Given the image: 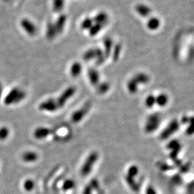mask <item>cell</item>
I'll use <instances>...</instances> for the list:
<instances>
[{
    "label": "cell",
    "instance_id": "1",
    "mask_svg": "<svg viewBox=\"0 0 194 194\" xmlns=\"http://www.w3.org/2000/svg\"><path fill=\"white\" fill-rule=\"evenodd\" d=\"M150 78L148 75L144 73L136 74L127 83V87L129 92L131 94H135L138 91L140 84H146L148 83Z\"/></svg>",
    "mask_w": 194,
    "mask_h": 194
},
{
    "label": "cell",
    "instance_id": "2",
    "mask_svg": "<svg viewBox=\"0 0 194 194\" xmlns=\"http://www.w3.org/2000/svg\"><path fill=\"white\" fill-rule=\"evenodd\" d=\"M161 121V118L158 114H153L149 115L145 122L144 131L146 133L150 134L155 132L158 129Z\"/></svg>",
    "mask_w": 194,
    "mask_h": 194
},
{
    "label": "cell",
    "instance_id": "3",
    "mask_svg": "<svg viewBox=\"0 0 194 194\" xmlns=\"http://www.w3.org/2000/svg\"><path fill=\"white\" fill-rule=\"evenodd\" d=\"M99 158V153L95 151L91 153L88 156L87 158L84 161V162L81 168V175L82 176L85 177L90 174L95 163L98 161Z\"/></svg>",
    "mask_w": 194,
    "mask_h": 194
},
{
    "label": "cell",
    "instance_id": "4",
    "mask_svg": "<svg viewBox=\"0 0 194 194\" xmlns=\"http://www.w3.org/2000/svg\"><path fill=\"white\" fill-rule=\"evenodd\" d=\"M83 59L85 61H90L91 59H96L97 64H102L105 59L104 52L99 48L90 49L86 51L83 54Z\"/></svg>",
    "mask_w": 194,
    "mask_h": 194
},
{
    "label": "cell",
    "instance_id": "5",
    "mask_svg": "<svg viewBox=\"0 0 194 194\" xmlns=\"http://www.w3.org/2000/svg\"><path fill=\"white\" fill-rule=\"evenodd\" d=\"M76 91V88L74 87H69L64 90L57 99H55L56 103L58 106L59 109H61V108H62L64 105H65L66 102L71 98L72 96H74Z\"/></svg>",
    "mask_w": 194,
    "mask_h": 194
},
{
    "label": "cell",
    "instance_id": "6",
    "mask_svg": "<svg viewBox=\"0 0 194 194\" xmlns=\"http://www.w3.org/2000/svg\"><path fill=\"white\" fill-rule=\"evenodd\" d=\"M180 128V122L174 119L171 121L168 125L165 127L164 130L161 132L160 134L161 139L165 140L168 139L172 135H173L176 132L178 131Z\"/></svg>",
    "mask_w": 194,
    "mask_h": 194
},
{
    "label": "cell",
    "instance_id": "7",
    "mask_svg": "<svg viewBox=\"0 0 194 194\" xmlns=\"http://www.w3.org/2000/svg\"><path fill=\"white\" fill-rule=\"evenodd\" d=\"M39 108L42 111H46L49 112H54L59 109L56 100L54 99H49L42 102L39 105Z\"/></svg>",
    "mask_w": 194,
    "mask_h": 194
},
{
    "label": "cell",
    "instance_id": "8",
    "mask_svg": "<svg viewBox=\"0 0 194 194\" xmlns=\"http://www.w3.org/2000/svg\"><path fill=\"white\" fill-rule=\"evenodd\" d=\"M90 103H87L84 106H83L81 109L74 112L71 115V121L74 123H78L80 122L83 119V117L87 115L88 112L90 110Z\"/></svg>",
    "mask_w": 194,
    "mask_h": 194
},
{
    "label": "cell",
    "instance_id": "9",
    "mask_svg": "<svg viewBox=\"0 0 194 194\" xmlns=\"http://www.w3.org/2000/svg\"><path fill=\"white\" fill-rule=\"evenodd\" d=\"M21 26L26 33L30 36H34L37 34V27L32 21L27 18H24L21 20Z\"/></svg>",
    "mask_w": 194,
    "mask_h": 194
},
{
    "label": "cell",
    "instance_id": "10",
    "mask_svg": "<svg viewBox=\"0 0 194 194\" xmlns=\"http://www.w3.org/2000/svg\"><path fill=\"white\" fill-rule=\"evenodd\" d=\"M181 122L182 124L187 125L185 129V134L188 136L194 135V115L193 116H184L182 117Z\"/></svg>",
    "mask_w": 194,
    "mask_h": 194
},
{
    "label": "cell",
    "instance_id": "11",
    "mask_svg": "<svg viewBox=\"0 0 194 194\" xmlns=\"http://www.w3.org/2000/svg\"><path fill=\"white\" fill-rule=\"evenodd\" d=\"M50 132L51 130L47 127H37L35 129V131L34 132V136L37 139H44L50 134Z\"/></svg>",
    "mask_w": 194,
    "mask_h": 194
},
{
    "label": "cell",
    "instance_id": "12",
    "mask_svg": "<svg viewBox=\"0 0 194 194\" xmlns=\"http://www.w3.org/2000/svg\"><path fill=\"white\" fill-rule=\"evenodd\" d=\"M20 91V89L16 87L13 88L9 91V93L6 95L5 99L4 100V103L6 105H9L11 104H13L15 103L17 96Z\"/></svg>",
    "mask_w": 194,
    "mask_h": 194
},
{
    "label": "cell",
    "instance_id": "13",
    "mask_svg": "<svg viewBox=\"0 0 194 194\" xmlns=\"http://www.w3.org/2000/svg\"><path fill=\"white\" fill-rule=\"evenodd\" d=\"M135 9L136 12L143 17H147L151 13V9L149 6L144 4H138L136 6Z\"/></svg>",
    "mask_w": 194,
    "mask_h": 194
},
{
    "label": "cell",
    "instance_id": "14",
    "mask_svg": "<svg viewBox=\"0 0 194 194\" xmlns=\"http://www.w3.org/2000/svg\"><path fill=\"white\" fill-rule=\"evenodd\" d=\"M88 76L90 83L93 86H97L99 84L100 74L98 71L95 69L91 68L88 71Z\"/></svg>",
    "mask_w": 194,
    "mask_h": 194
},
{
    "label": "cell",
    "instance_id": "15",
    "mask_svg": "<svg viewBox=\"0 0 194 194\" xmlns=\"http://www.w3.org/2000/svg\"><path fill=\"white\" fill-rule=\"evenodd\" d=\"M169 102V96L167 94L161 93L156 96V105L160 107L166 106Z\"/></svg>",
    "mask_w": 194,
    "mask_h": 194
},
{
    "label": "cell",
    "instance_id": "16",
    "mask_svg": "<svg viewBox=\"0 0 194 194\" xmlns=\"http://www.w3.org/2000/svg\"><path fill=\"white\" fill-rule=\"evenodd\" d=\"M38 154L32 151H26L22 155V159L27 163H34L38 159Z\"/></svg>",
    "mask_w": 194,
    "mask_h": 194
},
{
    "label": "cell",
    "instance_id": "17",
    "mask_svg": "<svg viewBox=\"0 0 194 194\" xmlns=\"http://www.w3.org/2000/svg\"><path fill=\"white\" fill-rule=\"evenodd\" d=\"M93 20L96 24H99L103 27L106 25L108 21H109V17L106 13L102 12L97 14Z\"/></svg>",
    "mask_w": 194,
    "mask_h": 194
},
{
    "label": "cell",
    "instance_id": "18",
    "mask_svg": "<svg viewBox=\"0 0 194 194\" xmlns=\"http://www.w3.org/2000/svg\"><path fill=\"white\" fill-rule=\"evenodd\" d=\"M82 65L79 62H74L70 68V74L73 78H77L82 72Z\"/></svg>",
    "mask_w": 194,
    "mask_h": 194
},
{
    "label": "cell",
    "instance_id": "19",
    "mask_svg": "<svg viewBox=\"0 0 194 194\" xmlns=\"http://www.w3.org/2000/svg\"><path fill=\"white\" fill-rule=\"evenodd\" d=\"M161 25L160 20L157 17H151L150 18L147 22V27L150 30H156L159 28Z\"/></svg>",
    "mask_w": 194,
    "mask_h": 194
},
{
    "label": "cell",
    "instance_id": "20",
    "mask_svg": "<svg viewBox=\"0 0 194 194\" xmlns=\"http://www.w3.org/2000/svg\"><path fill=\"white\" fill-rule=\"evenodd\" d=\"M125 180L127 182L129 187L134 192H138L140 190V185L139 184L135 181L134 178L131 177L129 175H126L125 177Z\"/></svg>",
    "mask_w": 194,
    "mask_h": 194
},
{
    "label": "cell",
    "instance_id": "21",
    "mask_svg": "<svg viewBox=\"0 0 194 194\" xmlns=\"http://www.w3.org/2000/svg\"><path fill=\"white\" fill-rule=\"evenodd\" d=\"M103 45H104V49H105V52L104 54L105 58L109 56L112 49L113 47V40L110 37H106L103 40Z\"/></svg>",
    "mask_w": 194,
    "mask_h": 194
},
{
    "label": "cell",
    "instance_id": "22",
    "mask_svg": "<svg viewBox=\"0 0 194 194\" xmlns=\"http://www.w3.org/2000/svg\"><path fill=\"white\" fill-rule=\"evenodd\" d=\"M66 21V16L61 15L58 18V20L56 21V23L55 24H54V27L58 32V34L61 33V32L62 31L64 26H65Z\"/></svg>",
    "mask_w": 194,
    "mask_h": 194
},
{
    "label": "cell",
    "instance_id": "23",
    "mask_svg": "<svg viewBox=\"0 0 194 194\" xmlns=\"http://www.w3.org/2000/svg\"><path fill=\"white\" fill-rule=\"evenodd\" d=\"M169 148L171 149V155L172 157L176 156L181 149V145L180 143L177 141H173L169 144Z\"/></svg>",
    "mask_w": 194,
    "mask_h": 194
},
{
    "label": "cell",
    "instance_id": "24",
    "mask_svg": "<svg viewBox=\"0 0 194 194\" xmlns=\"http://www.w3.org/2000/svg\"><path fill=\"white\" fill-rule=\"evenodd\" d=\"M144 105L148 109H152L156 105V96L151 94L147 95L144 100Z\"/></svg>",
    "mask_w": 194,
    "mask_h": 194
},
{
    "label": "cell",
    "instance_id": "25",
    "mask_svg": "<svg viewBox=\"0 0 194 194\" xmlns=\"http://www.w3.org/2000/svg\"><path fill=\"white\" fill-rule=\"evenodd\" d=\"M52 6L56 12H61L64 6V0H53Z\"/></svg>",
    "mask_w": 194,
    "mask_h": 194
},
{
    "label": "cell",
    "instance_id": "26",
    "mask_svg": "<svg viewBox=\"0 0 194 194\" xmlns=\"http://www.w3.org/2000/svg\"><path fill=\"white\" fill-rule=\"evenodd\" d=\"M99 87L97 88V91L101 95L106 93L110 89V84L107 82H103L98 84Z\"/></svg>",
    "mask_w": 194,
    "mask_h": 194
},
{
    "label": "cell",
    "instance_id": "27",
    "mask_svg": "<svg viewBox=\"0 0 194 194\" xmlns=\"http://www.w3.org/2000/svg\"><path fill=\"white\" fill-rule=\"evenodd\" d=\"M102 28L103 27L99 24L95 23V24H93V25L89 29L90 35L91 36H95L96 35H97L99 33L100 30L102 29Z\"/></svg>",
    "mask_w": 194,
    "mask_h": 194
},
{
    "label": "cell",
    "instance_id": "28",
    "mask_svg": "<svg viewBox=\"0 0 194 194\" xmlns=\"http://www.w3.org/2000/svg\"><path fill=\"white\" fill-rule=\"evenodd\" d=\"M58 34V32L54 24H49L47 26V36L49 39H53Z\"/></svg>",
    "mask_w": 194,
    "mask_h": 194
},
{
    "label": "cell",
    "instance_id": "29",
    "mask_svg": "<svg viewBox=\"0 0 194 194\" xmlns=\"http://www.w3.org/2000/svg\"><path fill=\"white\" fill-rule=\"evenodd\" d=\"M93 24V20L91 18L87 17L84 18L81 22V28L84 30H88Z\"/></svg>",
    "mask_w": 194,
    "mask_h": 194
},
{
    "label": "cell",
    "instance_id": "30",
    "mask_svg": "<svg viewBox=\"0 0 194 194\" xmlns=\"http://www.w3.org/2000/svg\"><path fill=\"white\" fill-rule=\"evenodd\" d=\"M75 187V182L73 180H67L64 182L62 188L64 191H68L74 188Z\"/></svg>",
    "mask_w": 194,
    "mask_h": 194
},
{
    "label": "cell",
    "instance_id": "31",
    "mask_svg": "<svg viewBox=\"0 0 194 194\" xmlns=\"http://www.w3.org/2000/svg\"><path fill=\"white\" fill-rule=\"evenodd\" d=\"M34 187H35V183L33 180L28 179L25 181L24 184V188L26 191L30 192L32 190H33Z\"/></svg>",
    "mask_w": 194,
    "mask_h": 194
},
{
    "label": "cell",
    "instance_id": "32",
    "mask_svg": "<svg viewBox=\"0 0 194 194\" xmlns=\"http://www.w3.org/2000/svg\"><path fill=\"white\" fill-rule=\"evenodd\" d=\"M139 173V168L136 165H132L127 170V175L131 177H136Z\"/></svg>",
    "mask_w": 194,
    "mask_h": 194
},
{
    "label": "cell",
    "instance_id": "33",
    "mask_svg": "<svg viewBox=\"0 0 194 194\" xmlns=\"http://www.w3.org/2000/svg\"><path fill=\"white\" fill-rule=\"evenodd\" d=\"M9 130L7 127H3L0 128V140L3 141L6 139L9 135Z\"/></svg>",
    "mask_w": 194,
    "mask_h": 194
},
{
    "label": "cell",
    "instance_id": "34",
    "mask_svg": "<svg viewBox=\"0 0 194 194\" xmlns=\"http://www.w3.org/2000/svg\"><path fill=\"white\" fill-rule=\"evenodd\" d=\"M121 51V46L120 44H117L115 47L114 53H113V58L114 61H116L118 59V57H119Z\"/></svg>",
    "mask_w": 194,
    "mask_h": 194
},
{
    "label": "cell",
    "instance_id": "35",
    "mask_svg": "<svg viewBox=\"0 0 194 194\" xmlns=\"http://www.w3.org/2000/svg\"><path fill=\"white\" fill-rule=\"evenodd\" d=\"M171 181H172V183H173V184L175 185H180L182 182V180L179 175L174 176L173 178H172Z\"/></svg>",
    "mask_w": 194,
    "mask_h": 194
},
{
    "label": "cell",
    "instance_id": "36",
    "mask_svg": "<svg viewBox=\"0 0 194 194\" xmlns=\"http://www.w3.org/2000/svg\"><path fill=\"white\" fill-rule=\"evenodd\" d=\"M146 194H157V192L154 187L150 186L146 188Z\"/></svg>",
    "mask_w": 194,
    "mask_h": 194
},
{
    "label": "cell",
    "instance_id": "37",
    "mask_svg": "<svg viewBox=\"0 0 194 194\" xmlns=\"http://www.w3.org/2000/svg\"><path fill=\"white\" fill-rule=\"evenodd\" d=\"M90 186L92 188V189H95V190L98 189L99 187V184L98 181H97L96 180H93L91 181Z\"/></svg>",
    "mask_w": 194,
    "mask_h": 194
},
{
    "label": "cell",
    "instance_id": "38",
    "mask_svg": "<svg viewBox=\"0 0 194 194\" xmlns=\"http://www.w3.org/2000/svg\"><path fill=\"white\" fill-rule=\"evenodd\" d=\"M92 188L91 187L90 185H88L85 187L83 194H91L92 192Z\"/></svg>",
    "mask_w": 194,
    "mask_h": 194
},
{
    "label": "cell",
    "instance_id": "39",
    "mask_svg": "<svg viewBox=\"0 0 194 194\" xmlns=\"http://www.w3.org/2000/svg\"><path fill=\"white\" fill-rule=\"evenodd\" d=\"M188 190L190 192H194V181L190 183V184L188 186Z\"/></svg>",
    "mask_w": 194,
    "mask_h": 194
},
{
    "label": "cell",
    "instance_id": "40",
    "mask_svg": "<svg viewBox=\"0 0 194 194\" xmlns=\"http://www.w3.org/2000/svg\"><path fill=\"white\" fill-rule=\"evenodd\" d=\"M2 92H3V87H2V84L0 83V98H1V96L2 95Z\"/></svg>",
    "mask_w": 194,
    "mask_h": 194
}]
</instances>
